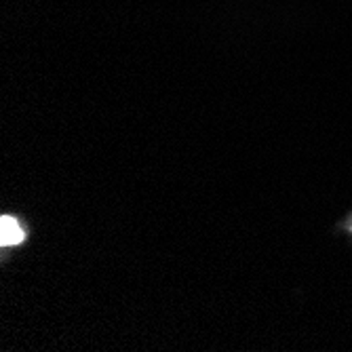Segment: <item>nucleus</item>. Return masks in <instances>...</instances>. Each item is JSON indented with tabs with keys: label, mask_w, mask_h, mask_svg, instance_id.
I'll use <instances>...</instances> for the list:
<instances>
[{
	"label": "nucleus",
	"mask_w": 352,
	"mask_h": 352,
	"mask_svg": "<svg viewBox=\"0 0 352 352\" xmlns=\"http://www.w3.org/2000/svg\"><path fill=\"white\" fill-rule=\"evenodd\" d=\"M32 236V226L28 219L15 213L0 215V251H3V262L9 260V253L13 249L23 247Z\"/></svg>",
	"instance_id": "nucleus-1"
},
{
	"label": "nucleus",
	"mask_w": 352,
	"mask_h": 352,
	"mask_svg": "<svg viewBox=\"0 0 352 352\" xmlns=\"http://www.w3.org/2000/svg\"><path fill=\"white\" fill-rule=\"evenodd\" d=\"M331 232L336 236H346L348 241H352V209L348 213H344L336 223H333V228Z\"/></svg>",
	"instance_id": "nucleus-2"
}]
</instances>
